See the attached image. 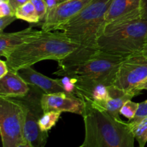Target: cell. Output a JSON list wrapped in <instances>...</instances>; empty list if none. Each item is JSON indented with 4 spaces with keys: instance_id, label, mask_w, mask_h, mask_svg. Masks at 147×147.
<instances>
[{
    "instance_id": "11",
    "label": "cell",
    "mask_w": 147,
    "mask_h": 147,
    "mask_svg": "<svg viewBox=\"0 0 147 147\" xmlns=\"http://www.w3.org/2000/svg\"><path fill=\"white\" fill-rule=\"evenodd\" d=\"M20 76L30 86L40 89L44 93L65 92L62 86L60 79H53L36 71L32 67L20 69L17 71Z\"/></svg>"
},
{
    "instance_id": "30",
    "label": "cell",
    "mask_w": 147,
    "mask_h": 147,
    "mask_svg": "<svg viewBox=\"0 0 147 147\" xmlns=\"http://www.w3.org/2000/svg\"><path fill=\"white\" fill-rule=\"evenodd\" d=\"M19 147H32V146L30 144L25 143V144H22V145H21V146H20Z\"/></svg>"
},
{
    "instance_id": "17",
    "label": "cell",
    "mask_w": 147,
    "mask_h": 147,
    "mask_svg": "<svg viewBox=\"0 0 147 147\" xmlns=\"http://www.w3.org/2000/svg\"><path fill=\"white\" fill-rule=\"evenodd\" d=\"M129 123L139 147H145L147 142V116L136 123Z\"/></svg>"
},
{
    "instance_id": "10",
    "label": "cell",
    "mask_w": 147,
    "mask_h": 147,
    "mask_svg": "<svg viewBox=\"0 0 147 147\" xmlns=\"http://www.w3.org/2000/svg\"><path fill=\"white\" fill-rule=\"evenodd\" d=\"M43 111L69 112L83 115L85 110V102L82 98L66 92L55 93H43L41 98Z\"/></svg>"
},
{
    "instance_id": "19",
    "label": "cell",
    "mask_w": 147,
    "mask_h": 147,
    "mask_svg": "<svg viewBox=\"0 0 147 147\" xmlns=\"http://www.w3.org/2000/svg\"><path fill=\"white\" fill-rule=\"evenodd\" d=\"M139 106V103L132 101L131 99L128 100L127 101L125 102V103L121 109L120 114L129 119V121L133 120L136 116Z\"/></svg>"
},
{
    "instance_id": "26",
    "label": "cell",
    "mask_w": 147,
    "mask_h": 147,
    "mask_svg": "<svg viewBox=\"0 0 147 147\" xmlns=\"http://www.w3.org/2000/svg\"><path fill=\"white\" fill-rule=\"evenodd\" d=\"M9 70L7 63L6 61L4 60H0V78L4 77V76L7 74V73Z\"/></svg>"
},
{
    "instance_id": "2",
    "label": "cell",
    "mask_w": 147,
    "mask_h": 147,
    "mask_svg": "<svg viewBox=\"0 0 147 147\" xmlns=\"http://www.w3.org/2000/svg\"><path fill=\"white\" fill-rule=\"evenodd\" d=\"M112 1L93 0L56 30L62 32L67 39L79 45L72 53L75 58H86L99 50L98 39L106 24L105 16Z\"/></svg>"
},
{
    "instance_id": "7",
    "label": "cell",
    "mask_w": 147,
    "mask_h": 147,
    "mask_svg": "<svg viewBox=\"0 0 147 147\" xmlns=\"http://www.w3.org/2000/svg\"><path fill=\"white\" fill-rule=\"evenodd\" d=\"M30 86L27 95L22 98H16L23 105L25 111L24 134L26 142L32 147H45L47 143L48 134L42 131L39 126V120L44 111L41 105V98L44 93Z\"/></svg>"
},
{
    "instance_id": "4",
    "label": "cell",
    "mask_w": 147,
    "mask_h": 147,
    "mask_svg": "<svg viewBox=\"0 0 147 147\" xmlns=\"http://www.w3.org/2000/svg\"><path fill=\"white\" fill-rule=\"evenodd\" d=\"M147 33V20L141 14L106 23L97 41L98 48L126 58L142 53Z\"/></svg>"
},
{
    "instance_id": "1",
    "label": "cell",
    "mask_w": 147,
    "mask_h": 147,
    "mask_svg": "<svg viewBox=\"0 0 147 147\" xmlns=\"http://www.w3.org/2000/svg\"><path fill=\"white\" fill-rule=\"evenodd\" d=\"M83 116L84 143L88 147H134L135 138L129 122L111 116L101 106L86 98Z\"/></svg>"
},
{
    "instance_id": "32",
    "label": "cell",
    "mask_w": 147,
    "mask_h": 147,
    "mask_svg": "<svg viewBox=\"0 0 147 147\" xmlns=\"http://www.w3.org/2000/svg\"><path fill=\"white\" fill-rule=\"evenodd\" d=\"M0 1H6V2H8L9 0H0Z\"/></svg>"
},
{
    "instance_id": "23",
    "label": "cell",
    "mask_w": 147,
    "mask_h": 147,
    "mask_svg": "<svg viewBox=\"0 0 147 147\" xmlns=\"http://www.w3.org/2000/svg\"><path fill=\"white\" fill-rule=\"evenodd\" d=\"M15 14V11L12 9L9 2L0 1V17Z\"/></svg>"
},
{
    "instance_id": "6",
    "label": "cell",
    "mask_w": 147,
    "mask_h": 147,
    "mask_svg": "<svg viewBox=\"0 0 147 147\" xmlns=\"http://www.w3.org/2000/svg\"><path fill=\"white\" fill-rule=\"evenodd\" d=\"M25 111L17 98L0 97V134L2 147H19L27 143L24 134Z\"/></svg>"
},
{
    "instance_id": "28",
    "label": "cell",
    "mask_w": 147,
    "mask_h": 147,
    "mask_svg": "<svg viewBox=\"0 0 147 147\" xmlns=\"http://www.w3.org/2000/svg\"><path fill=\"white\" fill-rule=\"evenodd\" d=\"M134 90H136V91L139 92V93H141L142 90H147V77L145 79H144L143 80H142V81L136 86Z\"/></svg>"
},
{
    "instance_id": "31",
    "label": "cell",
    "mask_w": 147,
    "mask_h": 147,
    "mask_svg": "<svg viewBox=\"0 0 147 147\" xmlns=\"http://www.w3.org/2000/svg\"><path fill=\"white\" fill-rule=\"evenodd\" d=\"M78 147H88V146L87 144H86V143H84V142H83V144L82 145H80V146H79Z\"/></svg>"
},
{
    "instance_id": "22",
    "label": "cell",
    "mask_w": 147,
    "mask_h": 147,
    "mask_svg": "<svg viewBox=\"0 0 147 147\" xmlns=\"http://www.w3.org/2000/svg\"><path fill=\"white\" fill-rule=\"evenodd\" d=\"M62 86L64 88L65 91L70 94L76 95V87L75 83H73L72 79L68 76H63V78L60 79Z\"/></svg>"
},
{
    "instance_id": "16",
    "label": "cell",
    "mask_w": 147,
    "mask_h": 147,
    "mask_svg": "<svg viewBox=\"0 0 147 147\" xmlns=\"http://www.w3.org/2000/svg\"><path fill=\"white\" fill-rule=\"evenodd\" d=\"M15 16L18 20H22L32 24L40 22L35 7L31 1L19 7L15 11Z\"/></svg>"
},
{
    "instance_id": "20",
    "label": "cell",
    "mask_w": 147,
    "mask_h": 147,
    "mask_svg": "<svg viewBox=\"0 0 147 147\" xmlns=\"http://www.w3.org/2000/svg\"><path fill=\"white\" fill-rule=\"evenodd\" d=\"M31 1L35 7L40 22H43L48 11L45 0H31Z\"/></svg>"
},
{
    "instance_id": "27",
    "label": "cell",
    "mask_w": 147,
    "mask_h": 147,
    "mask_svg": "<svg viewBox=\"0 0 147 147\" xmlns=\"http://www.w3.org/2000/svg\"><path fill=\"white\" fill-rule=\"evenodd\" d=\"M141 16L147 20V0H141Z\"/></svg>"
},
{
    "instance_id": "13",
    "label": "cell",
    "mask_w": 147,
    "mask_h": 147,
    "mask_svg": "<svg viewBox=\"0 0 147 147\" xmlns=\"http://www.w3.org/2000/svg\"><path fill=\"white\" fill-rule=\"evenodd\" d=\"M40 30L32 27L16 32L0 33V55L6 59L20 45L37 34Z\"/></svg>"
},
{
    "instance_id": "9",
    "label": "cell",
    "mask_w": 147,
    "mask_h": 147,
    "mask_svg": "<svg viewBox=\"0 0 147 147\" xmlns=\"http://www.w3.org/2000/svg\"><path fill=\"white\" fill-rule=\"evenodd\" d=\"M93 0H65L48 10L42 23V30L56 31L60 26L78 14Z\"/></svg>"
},
{
    "instance_id": "24",
    "label": "cell",
    "mask_w": 147,
    "mask_h": 147,
    "mask_svg": "<svg viewBox=\"0 0 147 147\" xmlns=\"http://www.w3.org/2000/svg\"><path fill=\"white\" fill-rule=\"evenodd\" d=\"M16 20H17V17L15 16V14L0 17V33L3 32L4 29Z\"/></svg>"
},
{
    "instance_id": "15",
    "label": "cell",
    "mask_w": 147,
    "mask_h": 147,
    "mask_svg": "<svg viewBox=\"0 0 147 147\" xmlns=\"http://www.w3.org/2000/svg\"><path fill=\"white\" fill-rule=\"evenodd\" d=\"M109 98L101 106L111 116L116 119L121 120L120 117V111L125 102L132 99L137 96V93L130 91H125L115 86H109Z\"/></svg>"
},
{
    "instance_id": "29",
    "label": "cell",
    "mask_w": 147,
    "mask_h": 147,
    "mask_svg": "<svg viewBox=\"0 0 147 147\" xmlns=\"http://www.w3.org/2000/svg\"><path fill=\"white\" fill-rule=\"evenodd\" d=\"M142 53H143L144 55L147 56V33H146V37H145V41H144V47H143V50H142Z\"/></svg>"
},
{
    "instance_id": "12",
    "label": "cell",
    "mask_w": 147,
    "mask_h": 147,
    "mask_svg": "<svg viewBox=\"0 0 147 147\" xmlns=\"http://www.w3.org/2000/svg\"><path fill=\"white\" fill-rule=\"evenodd\" d=\"M30 86L17 71L9 70L0 78V97L22 98L27 95Z\"/></svg>"
},
{
    "instance_id": "25",
    "label": "cell",
    "mask_w": 147,
    "mask_h": 147,
    "mask_svg": "<svg viewBox=\"0 0 147 147\" xmlns=\"http://www.w3.org/2000/svg\"><path fill=\"white\" fill-rule=\"evenodd\" d=\"M30 1L31 0H9L8 2L9 5L11 6V8H12V9L15 11L19 7Z\"/></svg>"
},
{
    "instance_id": "8",
    "label": "cell",
    "mask_w": 147,
    "mask_h": 147,
    "mask_svg": "<svg viewBox=\"0 0 147 147\" xmlns=\"http://www.w3.org/2000/svg\"><path fill=\"white\" fill-rule=\"evenodd\" d=\"M147 77V56L142 53L123 59L119 67L113 86L125 91L135 92L136 86Z\"/></svg>"
},
{
    "instance_id": "3",
    "label": "cell",
    "mask_w": 147,
    "mask_h": 147,
    "mask_svg": "<svg viewBox=\"0 0 147 147\" xmlns=\"http://www.w3.org/2000/svg\"><path fill=\"white\" fill-rule=\"evenodd\" d=\"M79 47L62 32L40 30L16 49L7 59L9 70L18 71L45 60L60 61Z\"/></svg>"
},
{
    "instance_id": "14",
    "label": "cell",
    "mask_w": 147,
    "mask_h": 147,
    "mask_svg": "<svg viewBox=\"0 0 147 147\" xmlns=\"http://www.w3.org/2000/svg\"><path fill=\"white\" fill-rule=\"evenodd\" d=\"M141 14V0H113L105 16L106 23Z\"/></svg>"
},
{
    "instance_id": "21",
    "label": "cell",
    "mask_w": 147,
    "mask_h": 147,
    "mask_svg": "<svg viewBox=\"0 0 147 147\" xmlns=\"http://www.w3.org/2000/svg\"><path fill=\"white\" fill-rule=\"evenodd\" d=\"M147 116V99L144 101L139 103V109L136 112V116L131 121H129L131 123H136Z\"/></svg>"
},
{
    "instance_id": "5",
    "label": "cell",
    "mask_w": 147,
    "mask_h": 147,
    "mask_svg": "<svg viewBox=\"0 0 147 147\" xmlns=\"http://www.w3.org/2000/svg\"><path fill=\"white\" fill-rule=\"evenodd\" d=\"M123 59L98 50L81 63L65 69H58L54 74L70 77L76 85V96L86 97L96 85L113 86Z\"/></svg>"
},
{
    "instance_id": "18",
    "label": "cell",
    "mask_w": 147,
    "mask_h": 147,
    "mask_svg": "<svg viewBox=\"0 0 147 147\" xmlns=\"http://www.w3.org/2000/svg\"><path fill=\"white\" fill-rule=\"evenodd\" d=\"M61 113L58 111L45 112L39 120V126L42 131L48 133L54 127L60 119Z\"/></svg>"
}]
</instances>
